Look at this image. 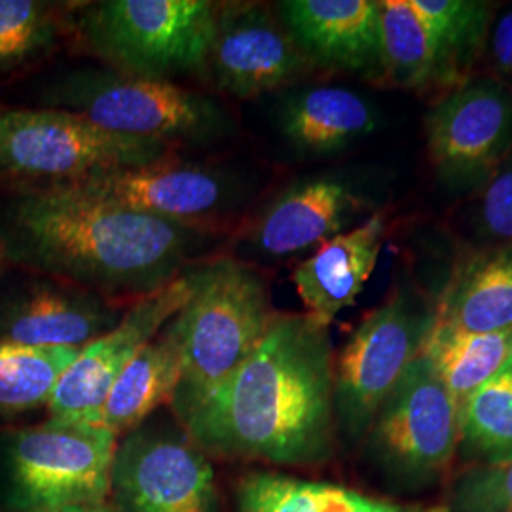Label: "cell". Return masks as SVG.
I'll list each match as a JSON object with an SVG mask.
<instances>
[{"mask_svg":"<svg viewBox=\"0 0 512 512\" xmlns=\"http://www.w3.org/2000/svg\"><path fill=\"white\" fill-rule=\"evenodd\" d=\"M423 355L459 404L511 365L512 329L467 332L435 321Z\"/></svg>","mask_w":512,"mask_h":512,"instance_id":"obj_23","label":"cell"},{"mask_svg":"<svg viewBox=\"0 0 512 512\" xmlns=\"http://www.w3.org/2000/svg\"><path fill=\"white\" fill-rule=\"evenodd\" d=\"M219 4L207 0H103L80 35L110 71L167 80L203 73Z\"/></svg>","mask_w":512,"mask_h":512,"instance_id":"obj_6","label":"cell"},{"mask_svg":"<svg viewBox=\"0 0 512 512\" xmlns=\"http://www.w3.org/2000/svg\"><path fill=\"white\" fill-rule=\"evenodd\" d=\"M310 67L270 8L253 2L219 4L203 69L217 92L249 99L291 84Z\"/></svg>","mask_w":512,"mask_h":512,"instance_id":"obj_14","label":"cell"},{"mask_svg":"<svg viewBox=\"0 0 512 512\" xmlns=\"http://www.w3.org/2000/svg\"><path fill=\"white\" fill-rule=\"evenodd\" d=\"M279 19L311 65L353 74L382 73L380 2L285 0Z\"/></svg>","mask_w":512,"mask_h":512,"instance_id":"obj_17","label":"cell"},{"mask_svg":"<svg viewBox=\"0 0 512 512\" xmlns=\"http://www.w3.org/2000/svg\"><path fill=\"white\" fill-rule=\"evenodd\" d=\"M376 471L401 494H421L448 475L459 450V404L421 353L366 433Z\"/></svg>","mask_w":512,"mask_h":512,"instance_id":"obj_7","label":"cell"},{"mask_svg":"<svg viewBox=\"0 0 512 512\" xmlns=\"http://www.w3.org/2000/svg\"><path fill=\"white\" fill-rule=\"evenodd\" d=\"M192 272L194 293L169 321L181 351L169 401L179 423L247 361L277 315L266 279L236 256L192 264Z\"/></svg>","mask_w":512,"mask_h":512,"instance_id":"obj_3","label":"cell"},{"mask_svg":"<svg viewBox=\"0 0 512 512\" xmlns=\"http://www.w3.org/2000/svg\"><path fill=\"white\" fill-rule=\"evenodd\" d=\"M4 224L6 258L92 293L137 298L175 281L211 236L61 188L19 190Z\"/></svg>","mask_w":512,"mask_h":512,"instance_id":"obj_2","label":"cell"},{"mask_svg":"<svg viewBox=\"0 0 512 512\" xmlns=\"http://www.w3.org/2000/svg\"><path fill=\"white\" fill-rule=\"evenodd\" d=\"M236 512H446L442 503L399 501L346 484L253 471L239 480Z\"/></svg>","mask_w":512,"mask_h":512,"instance_id":"obj_20","label":"cell"},{"mask_svg":"<svg viewBox=\"0 0 512 512\" xmlns=\"http://www.w3.org/2000/svg\"><path fill=\"white\" fill-rule=\"evenodd\" d=\"M116 440L93 423L21 429L8 448L14 505L25 512L107 501Z\"/></svg>","mask_w":512,"mask_h":512,"instance_id":"obj_9","label":"cell"},{"mask_svg":"<svg viewBox=\"0 0 512 512\" xmlns=\"http://www.w3.org/2000/svg\"><path fill=\"white\" fill-rule=\"evenodd\" d=\"M110 492L118 512H220L215 473L202 450L141 427L116 446Z\"/></svg>","mask_w":512,"mask_h":512,"instance_id":"obj_12","label":"cell"},{"mask_svg":"<svg viewBox=\"0 0 512 512\" xmlns=\"http://www.w3.org/2000/svg\"><path fill=\"white\" fill-rule=\"evenodd\" d=\"M59 31L61 18L55 4L0 0V76L48 52Z\"/></svg>","mask_w":512,"mask_h":512,"instance_id":"obj_28","label":"cell"},{"mask_svg":"<svg viewBox=\"0 0 512 512\" xmlns=\"http://www.w3.org/2000/svg\"><path fill=\"white\" fill-rule=\"evenodd\" d=\"M370 209L365 194L340 175H310L287 184L243 232L247 253L287 258L317 251L346 234Z\"/></svg>","mask_w":512,"mask_h":512,"instance_id":"obj_15","label":"cell"},{"mask_svg":"<svg viewBox=\"0 0 512 512\" xmlns=\"http://www.w3.org/2000/svg\"><path fill=\"white\" fill-rule=\"evenodd\" d=\"M122 317L124 311L109 296L74 285L38 283L0 304V344L82 349Z\"/></svg>","mask_w":512,"mask_h":512,"instance_id":"obj_16","label":"cell"},{"mask_svg":"<svg viewBox=\"0 0 512 512\" xmlns=\"http://www.w3.org/2000/svg\"><path fill=\"white\" fill-rule=\"evenodd\" d=\"M378 109L363 93L342 86H311L287 95L279 109V131L296 150L332 154L372 135Z\"/></svg>","mask_w":512,"mask_h":512,"instance_id":"obj_19","label":"cell"},{"mask_svg":"<svg viewBox=\"0 0 512 512\" xmlns=\"http://www.w3.org/2000/svg\"><path fill=\"white\" fill-rule=\"evenodd\" d=\"M25 512H118V509L110 507L107 501H101V503H80V505H67V507H57V509Z\"/></svg>","mask_w":512,"mask_h":512,"instance_id":"obj_32","label":"cell"},{"mask_svg":"<svg viewBox=\"0 0 512 512\" xmlns=\"http://www.w3.org/2000/svg\"><path fill=\"white\" fill-rule=\"evenodd\" d=\"M171 158V145L95 128L73 112L0 107V184L35 190Z\"/></svg>","mask_w":512,"mask_h":512,"instance_id":"obj_5","label":"cell"},{"mask_svg":"<svg viewBox=\"0 0 512 512\" xmlns=\"http://www.w3.org/2000/svg\"><path fill=\"white\" fill-rule=\"evenodd\" d=\"M459 450L476 465L512 459V363L459 403Z\"/></svg>","mask_w":512,"mask_h":512,"instance_id":"obj_25","label":"cell"},{"mask_svg":"<svg viewBox=\"0 0 512 512\" xmlns=\"http://www.w3.org/2000/svg\"><path fill=\"white\" fill-rule=\"evenodd\" d=\"M48 109L67 110L95 128L164 143H207L232 131L217 101L167 80L116 71H76L44 95Z\"/></svg>","mask_w":512,"mask_h":512,"instance_id":"obj_4","label":"cell"},{"mask_svg":"<svg viewBox=\"0 0 512 512\" xmlns=\"http://www.w3.org/2000/svg\"><path fill=\"white\" fill-rule=\"evenodd\" d=\"M427 29L439 61L440 82H450L475 61L486 42L490 8L476 0H408Z\"/></svg>","mask_w":512,"mask_h":512,"instance_id":"obj_24","label":"cell"},{"mask_svg":"<svg viewBox=\"0 0 512 512\" xmlns=\"http://www.w3.org/2000/svg\"><path fill=\"white\" fill-rule=\"evenodd\" d=\"M48 188L69 190L131 213L205 228H211L213 219L220 217L232 194L219 171L175 158L139 167L103 169Z\"/></svg>","mask_w":512,"mask_h":512,"instance_id":"obj_13","label":"cell"},{"mask_svg":"<svg viewBox=\"0 0 512 512\" xmlns=\"http://www.w3.org/2000/svg\"><path fill=\"white\" fill-rule=\"evenodd\" d=\"M4 262H6V251H4V245H2V239H0V270H2Z\"/></svg>","mask_w":512,"mask_h":512,"instance_id":"obj_33","label":"cell"},{"mask_svg":"<svg viewBox=\"0 0 512 512\" xmlns=\"http://www.w3.org/2000/svg\"><path fill=\"white\" fill-rule=\"evenodd\" d=\"M76 348H27L0 344V414L48 406Z\"/></svg>","mask_w":512,"mask_h":512,"instance_id":"obj_27","label":"cell"},{"mask_svg":"<svg viewBox=\"0 0 512 512\" xmlns=\"http://www.w3.org/2000/svg\"><path fill=\"white\" fill-rule=\"evenodd\" d=\"M476 224L482 238L512 243V158L484 184L476 209Z\"/></svg>","mask_w":512,"mask_h":512,"instance_id":"obj_30","label":"cell"},{"mask_svg":"<svg viewBox=\"0 0 512 512\" xmlns=\"http://www.w3.org/2000/svg\"><path fill=\"white\" fill-rule=\"evenodd\" d=\"M385 238V219L376 213L321 245L293 274L306 313L325 327L351 308L376 270Z\"/></svg>","mask_w":512,"mask_h":512,"instance_id":"obj_18","label":"cell"},{"mask_svg":"<svg viewBox=\"0 0 512 512\" xmlns=\"http://www.w3.org/2000/svg\"><path fill=\"white\" fill-rule=\"evenodd\" d=\"M380 38L382 73L391 84L420 90L440 82L435 48L408 0L380 2Z\"/></svg>","mask_w":512,"mask_h":512,"instance_id":"obj_26","label":"cell"},{"mask_svg":"<svg viewBox=\"0 0 512 512\" xmlns=\"http://www.w3.org/2000/svg\"><path fill=\"white\" fill-rule=\"evenodd\" d=\"M429 158L452 192L484 188L512 150V90L494 78L465 82L425 116Z\"/></svg>","mask_w":512,"mask_h":512,"instance_id":"obj_10","label":"cell"},{"mask_svg":"<svg viewBox=\"0 0 512 512\" xmlns=\"http://www.w3.org/2000/svg\"><path fill=\"white\" fill-rule=\"evenodd\" d=\"M490 48L497 69L512 76V8L495 21Z\"/></svg>","mask_w":512,"mask_h":512,"instance_id":"obj_31","label":"cell"},{"mask_svg":"<svg viewBox=\"0 0 512 512\" xmlns=\"http://www.w3.org/2000/svg\"><path fill=\"white\" fill-rule=\"evenodd\" d=\"M194 283L190 266L169 285L137 298L114 329L80 349L48 403L50 420L99 425L101 408L120 374L183 310L194 293Z\"/></svg>","mask_w":512,"mask_h":512,"instance_id":"obj_11","label":"cell"},{"mask_svg":"<svg viewBox=\"0 0 512 512\" xmlns=\"http://www.w3.org/2000/svg\"><path fill=\"white\" fill-rule=\"evenodd\" d=\"M179 378L181 351L167 323L120 374L97 423L114 437L139 429L158 406L171 401Z\"/></svg>","mask_w":512,"mask_h":512,"instance_id":"obj_22","label":"cell"},{"mask_svg":"<svg viewBox=\"0 0 512 512\" xmlns=\"http://www.w3.org/2000/svg\"><path fill=\"white\" fill-rule=\"evenodd\" d=\"M334 348L308 313H277L260 344L181 423L205 456L311 467L334 456Z\"/></svg>","mask_w":512,"mask_h":512,"instance_id":"obj_1","label":"cell"},{"mask_svg":"<svg viewBox=\"0 0 512 512\" xmlns=\"http://www.w3.org/2000/svg\"><path fill=\"white\" fill-rule=\"evenodd\" d=\"M442 505L446 512H512V459L467 469L452 482Z\"/></svg>","mask_w":512,"mask_h":512,"instance_id":"obj_29","label":"cell"},{"mask_svg":"<svg viewBox=\"0 0 512 512\" xmlns=\"http://www.w3.org/2000/svg\"><path fill=\"white\" fill-rule=\"evenodd\" d=\"M435 321L467 332L512 329V243H495L459 262Z\"/></svg>","mask_w":512,"mask_h":512,"instance_id":"obj_21","label":"cell"},{"mask_svg":"<svg viewBox=\"0 0 512 512\" xmlns=\"http://www.w3.org/2000/svg\"><path fill=\"white\" fill-rule=\"evenodd\" d=\"M435 323L429 311L406 293L370 311L334 359V406L338 435L359 442L406 368L423 353Z\"/></svg>","mask_w":512,"mask_h":512,"instance_id":"obj_8","label":"cell"}]
</instances>
